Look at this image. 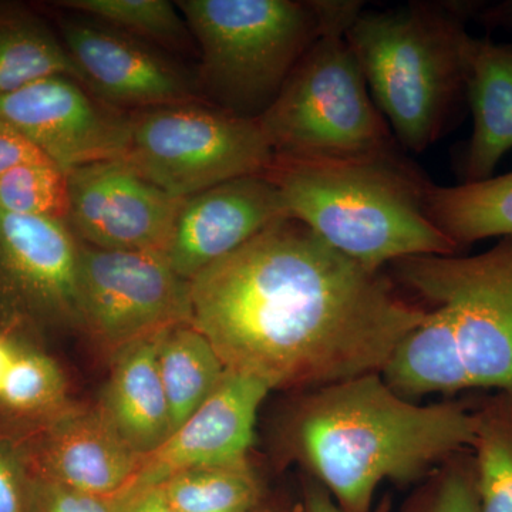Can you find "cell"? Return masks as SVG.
<instances>
[{
    "label": "cell",
    "instance_id": "obj_19",
    "mask_svg": "<svg viewBox=\"0 0 512 512\" xmlns=\"http://www.w3.org/2000/svg\"><path fill=\"white\" fill-rule=\"evenodd\" d=\"M427 215L458 249L487 238L512 237V171L478 183L427 191Z\"/></svg>",
    "mask_w": 512,
    "mask_h": 512
},
{
    "label": "cell",
    "instance_id": "obj_23",
    "mask_svg": "<svg viewBox=\"0 0 512 512\" xmlns=\"http://www.w3.org/2000/svg\"><path fill=\"white\" fill-rule=\"evenodd\" d=\"M69 382L56 359L20 340L18 355L0 392V412L23 427H35L70 406Z\"/></svg>",
    "mask_w": 512,
    "mask_h": 512
},
{
    "label": "cell",
    "instance_id": "obj_20",
    "mask_svg": "<svg viewBox=\"0 0 512 512\" xmlns=\"http://www.w3.org/2000/svg\"><path fill=\"white\" fill-rule=\"evenodd\" d=\"M156 349L174 431L220 386L227 369L210 340L192 323L160 333Z\"/></svg>",
    "mask_w": 512,
    "mask_h": 512
},
{
    "label": "cell",
    "instance_id": "obj_28",
    "mask_svg": "<svg viewBox=\"0 0 512 512\" xmlns=\"http://www.w3.org/2000/svg\"><path fill=\"white\" fill-rule=\"evenodd\" d=\"M406 512H481L471 451L457 454L436 468L433 480Z\"/></svg>",
    "mask_w": 512,
    "mask_h": 512
},
{
    "label": "cell",
    "instance_id": "obj_17",
    "mask_svg": "<svg viewBox=\"0 0 512 512\" xmlns=\"http://www.w3.org/2000/svg\"><path fill=\"white\" fill-rule=\"evenodd\" d=\"M466 99L473 134L458 161L463 184L493 177L512 148V43L474 37L467 60Z\"/></svg>",
    "mask_w": 512,
    "mask_h": 512
},
{
    "label": "cell",
    "instance_id": "obj_30",
    "mask_svg": "<svg viewBox=\"0 0 512 512\" xmlns=\"http://www.w3.org/2000/svg\"><path fill=\"white\" fill-rule=\"evenodd\" d=\"M45 161L50 160L32 141L6 121L0 120V175L8 173L19 165L45 163Z\"/></svg>",
    "mask_w": 512,
    "mask_h": 512
},
{
    "label": "cell",
    "instance_id": "obj_13",
    "mask_svg": "<svg viewBox=\"0 0 512 512\" xmlns=\"http://www.w3.org/2000/svg\"><path fill=\"white\" fill-rule=\"evenodd\" d=\"M269 392L262 380L227 370L200 409L174 430L163 446L141 458L137 473L121 493L158 487L188 468L248 461L258 412Z\"/></svg>",
    "mask_w": 512,
    "mask_h": 512
},
{
    "label": "cell",
    "instance_id": "obj_3",
    "mask_svg": "<svg viewBox=\"0 0 512 512\" xmlns=\"http://www.w3.org/2000/svg\"><path fill=\"white\" fill-rule=\"evenodd\" d=\"M266 177L286 215L370 272L397 259L457 255L427 215L431 181L399 148L375 156L279 158Z\"/></svg>",
    "mask_w": 512,
    "mask_h": 512
},
{
    "label": "cell",
    "instance_id": "obj_4",
    "mask_svg": "<svg viewBox=\"0 0 512 512\" xmlns=\"http://www.w3.org/2000/svg\"><path fill=\"white\" fill-rule=\"evenodd\" d=\"M480 3L412 2L360 10L346 39L400 147L423 153L466 97L468 18Z\"/></svg>",
    "mask_w": 512,
    "mask_h": 512
},
{
    "label": "cell",
    "instance_id": "obj_32",
    "mask_svg": "<svg viewBox=\"0 0 512 512\" xmlns=\"http://www.w3.org/2000/svg\"><path fill=\"white\" fill-rule=\"evenodd\" d=\"M301 503L303 512H348L343 510V508L333 500L332 495H330L318 481L308 476L303 477ZM389 510L390 500L389 498H384V500L380 501V504L377 505L376 510L370 512H389Z\"/></svg>",
    "mask_w": 512,
    "mask_h": 512
},
{
    "label": "cell",
    "instance_id": "obj_9",
    "mask_svg": "<svg viewBox=\"0 0 512 512\" xmlns=\"http://www.w3.org/2000/svg\"><path fill=\"white\" fill-rule=\"evenodd\" d=\"M79 252L66 221L0 211V332L40 348L83 332Z\"/></svg>",
    "mask_w": 512,
    "mask_h": 512
},
{
    "label": "cell",
    "instance_id": "obj_2",
    "mask_svg": "<svg viewBox=\"0 0 512 512\" xmlns=\"http://www.w3.org/2000/svg\"><path fill=\"white\" fill-rule=\"evenodd\" d=\"M477 416L460 403L421 406L369 373L296 393L275 427L295 463L348 512H370L383 481L407 484L471 451Z\"/></svg>",
    "mask_w": 512,
    "mask_h": 512
},
{
    "label": "cell",
    "instance_id": "obj_22",
    "mask_svg": "<svg viewBox=\"0 0 512 512\" xmlns=\"http://www.w3.org/2000/svg\"><path fill=\"white\" fill-rule=\"evenodd\" d=\"M158 488L177 512H252L268 497L251 460L188 468Z\"/></svg>",
    "mask_w": 512,
    "mask_h": 512
},
{
    "label": "cell",
    "instance_id": "obj_26",
    "mask_svg": "<svg viewBox=\"0 0 512 512\" xmlns=\"http://www.w3.org/2000/svg\"><path fill=\"white\" fill-rule=\"evenodd\" d=\"M69 208L67 174L50 161L19 165L0 175V211L67 222Z\"/></svg>",
    "mask_w": 512,
    "mask_h": 512
},
{
    "label": "cell",
    "instance_id": "obj_5",
    "mask_svg": "<svg viewBox=\"0 0 512 512\" xmlns=\"http://www.w3.org/2000/svg\"><path fill=\"white\" fill-rule=\"evenodd\" d=\"M362 9L355 0H330L325 28L258 117L275 157H366L399 148L346 39Z\"/></svg>",
    "mask_w": 512,
    "mask_h": 512
},
{
    "label": "cell",
    "instance_id": "obj_24",
    "mask_svg": "<svg viewBox=\"0 0 512 512\" xmlns=\"http://www.w3.org/2000/svg\"><path fill=\"white\" fill-rule=\"evenodd\" d=\"M471 454L481 512H512V399L495 393L476 410Z\"/></svg>",
    "mask_w": 512,
    "mask_h": 512
},
{
    "label": "cell",
    "instance_id": "obj_34",
    "mask_svg": "<svg viewBox=\"0 0 512 512\" xmlns=\"http://www.w3.org/2000/svg\"><path fill=\"white\" fill-rule=\"evenodd\" d=\"M19 345V339L13 338L8 333L0 332V392L5 386L10 369L18 355Z\"/></svg>",
    "mask_w": 512,
    "mask_h": 512
},
{
    "label": "cell",
    "instance_id": "obj_10",
    "mask_svg": "<svg viewBox=\"0 0 512 512\" xmlns=\"http://www.w3.org/2000/svg\"><path fill=\"white\" fill-rule=\"evenodd\" d=\"M77 285L82 333L109 357L192 323L190 281L160 252L109 251L80 242Z\"/></svg>",
    "mask_w": 512,
    "mask_h": 512
},
{
    "label": "cell",
    "instance_id": "obj_14",
    "mask_svg": "<svg viewBox=\"0 0 512 512\" xmlns=\"http://www.w3.org/2000/svg\"><path fill=\"white\" fill-rule=\"evenodd\" d=\"M62 35L82 83L110 106L143 111L195 101L198 83L190 74L126 33L66 20Z\"/></svg>",
    "mask_w": 512,
    "mask_h": 512
},
{
    "label": "cell",
    "instance_id": "obj_6",
    "mask_svg": "<svg viewBox=\"0 0 512 512\" xmlns=\"http://www.w3.org/2000/svg\"><path fill=\"white\" fill-rule=\"evenodd\" d=\"M200 47V80L220 109L258 119L325 28L330 0L175 2Z\"/></svg>",
    "mask_w": 512,
    "mask_h": 512
},
{
    "label": "cell",
    "instance_id": "obj_35",
    "mask_svg": "<svg viewBox=\"0 0 512 512\" xmlns=\"http://www.w3.org/2000/svg\"><path fill=\"white\" fill-rule=\"evenodd\" d=\"M252 512H303L302 503H292L288 498L266 497L264 503Z\"/></svg>",
    "mask_w": 512,
    "mask_h": 512
},
{
    "label": "cell",
    "instance_id": "obj_11",
    "mask_svg": "<svg viewBox=\"0 0 512 512\" xmlns=\"http://www.w3.org/2000/svg\"><path fill=\"white\" fill-rule=\"evenodd\" d=\"M67 180V224L83 244L167 254L184 200L148 183L123 160L74 168Z\"/></svg>",
    "mask_w": 512,
    "mask_h": 512
},
{
    "label": "cell",
    "instance_id": "obj_31",
    "mask_svg": "<svg viewBox=\"0 0 512 512\" xmlns=\"http://www.w3.org/2000/svg\"><path fill=\"white\" fill-rule=\"evenodd\" d=\"M117 512H177L165 500L160 488L124 491L114 495Z\"/></svg>",
    "mask_w": 512,
    "mask_h": 512
},
{
    "label": "cell",
    "instance_id": "obj_25",
    "mask_svg": "<svg viewBox=\"0 0 512 512\" xmlns=\"http://www.w3.org/2000/svg\"><path fill=\"white\" fill-rule=\"evenodd\" d=\"M59 5L165 46L181 47L190 40L183 15L167 0H66Z\"/></svg>",
    "mask_w": 512,
    "mask_h": 512
},
{
    "label": "cell",
    "instance_id": "obj_15",
    "mask_svg": "<svg viewBox=\"0 0 512 512\" xmlns=\"http://www.w3.org/2000/svg\"><path fill=\"white\" fill-rule=\"evenodd\" d=\"M284 218L281 194L265 174L237 178L185 198L165 256L191 281Z\"/></svg>",
    "mask_w": 512,
    "mask_h": 512
},
{
    "label": "cell",
    "instance_id": "obj_18",
    "mask_svg": "<svg viewBox=\"0 0 512 512\" xmlns=\"http://www.w3.org/2000/svg\"><path fill=\"white\" fill-rule=\"evenodd\" d=\"M96 404L138 457L163 446L173 423L158 372L156 338L133 343L110 357L109 377Z\"/></svg>",
    "mask_w": 512,
    "mask_h": 512
},
{
    "label": "cell",
    "instance_id": "obj_29",
    "mask_svg": "<svg viewBox=\"0 0 512 512\" xmlns=\"http://www.w3.org/2000/svg\"><path fill=\"white\" fill-rule=\"evenodd\" d=\"M35 512H117L114 497H101L39 480Z\"/></svg>",
    "mask_w": 512,
    "mask_h": 512
},
{
    "label": "cell",
    "instance_id": "obj_1",
    "mask_svg": "<svg viewBox=\"0 0 512 512\" xmlns=\"http://www.w3.org/2000/svg\"><path fill=\"white\" fill-rule=\"evenodd\" d=\"M192 326L228 372L306 392L380 373L426 316L302 222L284 218L190 281Z\"/></svg>",
    "mask_w": 512,
    "mask_h": 512
},
{
    "label": "cell",
    "instance_id": "obj_7",
    "mask_svg": "<svg viewBox=\"0 0 512 512\" xmlns=\"http://www.w3.org/2000/svg\"><path fill=\"white\" fill-rule=\"evenodd\" d=\"M389 268L446 323L471 389L512 399V237L481 254L407 256Z\"/></svg>",
    "mask_w": 512,
    "mask_h": 512
},
{
    "label": "cell",
    "instance_id": "obj_16",
    "mask_svg": "<svg viewBox=\"0 0 512 512\" xmlns=\"http://www.w3.org/2000/svg\"><path fill=\"white\" fill-rule=\"evenodd\" d=\"M28 439L39 480L83 493L114 497L140 466L141 458L97 404L73 402L45 423L29 427Z\"/></svg>",
    "mask_w": 512,
    "mask_h": 512
},
{
    "label": "cell",
    "instance_id": "obj_12",
    "mask_svg": "<svg viewBox=\"0 0 512 512\" xmlns=\"http://www.w3.org/2000/svg\"><path fill=\"white\" fill-rule=\"evenodd\" d=\"M0 120L66 174L87 164L124 160L130 143V117L103 109L72 77H49L0 96Z\"/></svg>",
    "mask_w": 512,
    "mask_h": 512
},
{
    "label": "cell",
    "instance_id": "obj_27",
    "mask_svg": "<svg viewBox=\"0 0 512 512\" xmlns=\"http://www.w3.org/2000/svg\"><path fill=\"white\" fill-rule=\"evenodd\" d=\"M37 487L28 429L0 412V512H35Z\"/></svg>",
    "mask_w": 512,
    "mask_h": 512
},
{
    "label": "cell",
    "instance_id": "obj_33",
    "mask_svg": "<svg viewBox=\"0 0 512 512\" xmlns=\"http://www.w3.org/2000/svg\"><path fill=\"white\" fill-rule=\"evenodd\" d=\"M476 18L487 28H501L512 32V0L497 5L480 6Z\"/></svg>",
    "mask_w": 512,
    "mask_h": 512
},
{
    "label": "cell",
    "instance_id": "obj_21",
    "mask_svg": "<svg viewBox=\"0 0 512 512\" xmlns=\"http://www.w3.org/2000/svg\"><path fill=\"white\" fill-rule=\"evenodd\" d=\"M55 76L82 83L63 42L30 16H0V96Z\"/></svg>",
    "mask_w": 512,
    "mask_h": 512
},
{
    "label": "cell",
    "instance_id": "obj_8",
    "mask_svg": "<svg viewBox=\"0 0 512 512\" xmlns=\"http://www.w3.org/2000/svg\"><path fill=\"white\" fill-rule=\"evenodd\" d=\"M123 161L148 183L185 200L237 178L266 174L275 153L258 119L191 101L130 117Z\"/></svg>",
    "mask_w": 512,
    "mask_h": 512
}]
</instances>
